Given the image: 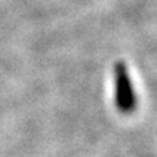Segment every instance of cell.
Here are the masks:
<instances>
[{"instance_id":"6da1fadb","label":"cell","mask_w":157,"mask_h":157,"mask_svg":"<svg viewBox=\"0 0 157 157\" xmlns=\"http://www.w3.org/2000/svg\"><path fill=\"white\" fill-rule=\"evenodd\" d=\"M115 103L122 113H131L137 106L134 87L124 61L115 64Z\"/></svg>"}]
</instances>
